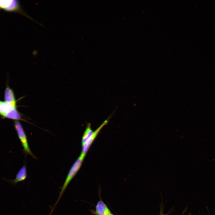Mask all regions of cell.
<instances>
[{
    "label": "cell",
    "instance_id": "2",
    "mask_svg": "<svg viewBox=\"0 0 215 215\" xmlns=\"http://www.w3.org/2000/svg\"><path fill=\"white\" fill-rule=\"evenodd\" d=\"M3 10L10 12H16L22 14L32 20L36 22L27 14L22 7L18 0H0V10Z\"/></svg>",
    "mask_w": 215,
    "mask_h": 215
},
{
    "label": "cell",
    "instance_id": "7",
    "mask_svg": "<svg viewBox=\"0 0 215 215\" xmlns=\"http://www.w3.org/2000/svg\"><path fill=\"white\" fill-rule=\"evenodd\" d=\"M96 213L97 215H108L111 213L104 203L99 201L96 206Z\"/></svg>",
    "mask_w": 215,
    "mask_h": 215
},
{
    "label": "cell",
    "instance_id": "3",
    "mask_svg": "<svg viewBox=\"0 0 215 215\" xmlns=\"http://www.w3.org/2000/svg\"><path fill=\"white\" fill-rule=\"evenodd\" d=\"M14 128L23 147L24 153L26 154L30 155L33 158L35 157L30 148L27 136L22 126L18 121H15Z\"/></svg>",
    "mask_w": 215,
    "mask_h": 215
},
{
    "label": "cell",
    "instance_id": "10",
    "mask_svg": "<svg viewBox=\"0 0 215 215\" xmlns=\"http://www.w3.org/2000/svg\"><path fill=\"white\" fill-rule=\"evenodd\" d=\"M93 131L91 128V124L88 123L86 129L84 133L82 140V145L84 144L90 137Z\"/></svg>",
    "mask_w": 215,
    "mask_h": 215
},
{
    "label": "cell",
    "instance_id": "11",
    "mask_svg": "<svg viewBox=\"0 0 215 215\" xmlns=\"http://www.w3.org/2000/svg\"><path fill=\"white\" fill-rule=\"evenodd\" d=\"M108 215H113L112 214L110 213V214H108Z\"/></svg>",
    "mask_w": 215,
    "mask_h": 215
},
{
    "label": "cell",
    "instance_id": "8",
    "mask_svg": "<svg viewBox=\"0 0 215 215\" xmlns=\"http://www.w3.org/2000/svg\"><path fill=\"white\" fill-rule=\"evenodd\" d=\"M18 121H25L22 118L20 113L17 110L16 108H14L10 111L5 114L2 117Z\"/></svg>",
    "mask_w": 215,
    "mask_h": 215
},
{
    "label": "cell",
    "instance_id": "4",
    "mask_svg": "<svg viewBox=\"0 0 215 215\" xmlns=\"http://www.w3.org/2000/svg\"><path fill=\"white\" fill-rule=\"evenodd\" d=\"M108 122V119L105 120L102 124L94 131L93 134L82 145V150L81 155L85 157L90 147L95 140L99 131Z\"/></svg>",
    "mask_w": 215,
    "mask_h": 215
},
{
    "label": "cell",
    "instance_id": "9",
    "mask_svg": "<svg viewBox=\"0 0 215 215\" xmlns=\"http://www.w3.org/2000/svg\"><path fill=\"white\" fill-rule=\"evenodd\" d=\"M15 108L16 107H13L5 101H0V115L2 117L5 114Z\"/></svg>",
    "mask_w": 215,
    "mask_h": 215
},
{
    "label": "cell",
    "instance_id": "5",
    "mask_svg": "<svg viewBox=\"0 0 215 215\" xmlns=\"http://www.w3.org/2000/svg\"><path fill=\"white\" fill-rule=\"evenodd\" d=\"M27 176V171L25 165L23 166L17 173L15 179L12 180L5 179L6 181L9 182L14 185H16L19 182L25 180Z\"/></svg>",
    "mask_w": 215,
    "mask_h": 215
},
{
    "label": "cell",
    "instance_id": "1",
    "mask_svg": "<svg viewBox=\"0 0 215 215\" xmlns=\"http://www.w3.org/2000/svg\"><path fill=\"white\" fill-rule=\"evenodd\" d=\"M85 157L81 155L74 162L67 174L65 180L62 185L58 197L55 204L52 208L50 213L51 214L59 200L62 196L64 192L70 182L76 174L80 169Z\"/></svg>",
    "mask_w": 215,
    "mask_h": 215
},
{
    "label": "cell",
    "instance_id": "6",
    "mask_svg": "<svg viewBox=\"0 0 215 215\" xmlns=\"http://www.w3.org/2000/svg\"><path fill=\"white\" fill-rule=\"evenodd\" d=\"M4 101L16 107V101L13 90L9 87L5 89L4 93Z\"/></svg>",
    "mask_w": 215,
    "mask_h": 215
}]
</instances>
